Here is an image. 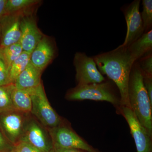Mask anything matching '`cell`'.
I'll use <instances>...</instances> for the list:
<instances>
[{
    "label": "cell",
    "instance_id": "6da1fadb",
    "mask_svg": "<svg viewBox=\"0 0 152 152\" xmlns=\"http://www.w3.org/2000/svg\"><path fill=\"white\" fill-rule=\"evenodd\" d=\"M102 75L116 85L121 96L120 107H129L128 99V85L134 61L126 47L119 46L110 51L92 57Z\"/></svg>",
    "mask_w": 152,
    "mask_h": 152
},
{
    "label": "cell",
    "instance_id": "7a4b0ae2",
    "mask_svg": "<svg viewBox=\"0 0 152 152\" xmlns=\"http://www.w3.org/2000/svg\"><path fill=\"white\" fill-rule=\"evenodd\" d=\"M128 93L130 108L152 137V103L144 86L141 71L137 61L134 62L132 67Z\"/></svg>",
    "mask_w": 152,
    "mask_h": 152
},
{
    "label": "cell",
    "instance_id": "3957f363",
    "mask_svg": "<svg viewBox=\"0 0 152 152\" xmlns=\"http://www.w3.org/2000/svg\"><path fill=\"white\" fill-rule=\"evenodd\" d=\"M66 98L69 101H105L112 104L116 110L121 106L118 89L109 79L98 83L77 85L69 91Z\"/></svg>",
    "mask_w": 152,
    "mask_h": 152
},
{
    "label": "cell",
    "instance_id": "277c9868",
    "mask_svg": "<svg viewBox=\"0 0 152 152\" xmlns=\"http://www.w3.org/2000/svg\"><path fill=\"white\" fill-rule=\"evenodd\" d=\"M26 90L31 100V113L43 125L50 129L58 126L63 122L61 117L49 102L42 83Z\"/></svg>",
    "mask_w": 152,
    "mask_h": 152
},
{
    "label": "cell",
    "instance_id": "5b68a950",
    "mask_svg": "<svg viewBox=\"0 0 152 152\" xmlns=\"http://www.w3.org/2000/svg\"><path fill=\"white\" fill-rule=\"evenodd\" d=\"M50 132L53 148L101 152L88 143L63 122L58 126L50 129Z\"/></svg>",
    "mask_w": 152,
    "mask_h": 152
},
{
    "label": "cell",
    "instance_id": "8992f818",
    "mask_svg": "<svg viewBox=\"0 0 152 152\" xmlns=\"http://www.w3.org/2000/svg\"><path fill=\"white\" fill-rule=\"evenodd\" d=\"M74 64L75 67L77 85L98 83L106 79L98 69L93 57L88 56L85 53H76Z\"/></svg>",
    "mask_w": 152,
    "mask_h": 152
},
{
    "label": "cell",
    "instance_id": "52a82bcc",
    "mask_svg": "<svg viewBox=\"0 0 152 152\" xmlns=\"http://www.w3.org/2000/svg\"><path fill=\"white\" fill-rule=\"evenodd\" d=\"M116 112L122 115L127 122L137 152H152V137L139 121L132 110L123 106L120 107Z\"/></svg>",
    "mask_w": 152,
    "mask_h": 152
},
{
    "label": "cell",
    "instance_id": "ba28073f",
    "mask_svg": "<svg viewBox=\"0 0 152 152\" xmlns=\"http://www.w3.org/2000/svg\"><path fill=\"white\" fill-rule=\"evenodd\" d=\"M140 0H134L123 9L127 30L122 46L127 48L145 33L140 11Z\"/></svg>",
    "mask_w": 152,
    "mask_h": 152
},
{
    "label": "cell",
    "instance_id": "9c48e42d",
    "mask_svg": "<svg viewBox=\"0 0 152 152\" xmlns=\"http://www.w3.org/2000/svg\"><path fill=\"white\" fill-rule=\"evenodd\" d=\"M20 140L26 142L44 152H52L53 148L52 142L48 140L43 130L34 121H30L25 126Z\"/></svg>",
    "mask_w": 152,
    "mask_h": 152
},
{
    "label": "cell",
    "instance_id": "30bf717a",
    "mask_svg": "<svg viewBox=\"0 0 152 152\" xmlns=\"http://www.w3.org/2000/svg\"><path fill=\"white\" fill-rule=\"evenodd\" d=\"M21 34L20 43L23 51L31 53L44 37L33 19L25 18L20 20Z\"/></svg>",
    "mask_w": 152,
    "mask_h": 152
},
{
    "label": "cell",
    "instance_id": "8fae6325",
    "mask_svg": "<svg viewBox=\"0 0 152 152\" xmlns=\"http://www.w3.org/2000/svg\"><path fill=\"white\" fill-rule=\"evenodd\" d=\"M18 111L6 113L1 119V124L9 140L16 143L21 138L25 128L24 117Z\"/></svg>",
    "mask_w": 152,
    "mask_h": 152
},
{
    "label": "cell",
    "instance_id": "7c38bea8",
    "mask_svg": "<svg viewBox=\"0 0 152 152\" xmlns=\"http://www.w3.org/2000/svg\"><path fill=\"white\" fill-rule=\"evenodd\" d=\"M54 48L50 41L45 36L31 53L30 62L42 72L55 56Z\"/></svg>",
    "mask_w": 152,
    "mask_h": 152
},
{
    "label": "cell",
    "instance_id": "4fadbf2b",
    "mask_svg": "<svg viewBox=\"0 0 152 152\" xmlns=\"http://www.w3.org/2000/svg\"><path fill=\"white\" fill-rule=\"evenodd\" d=\"M42 71L29 63L24 70L19 75L14 85L17 89L27 90L37 86L41 84Z\"/></svg>",
    "mask_w": 152,
    "mask_h": 152
},
{
    "label": "cell",
    "instance_id": "5bb4252c",
    "mask_svg": "<svg viewBox=\"0 0 152 152\" xmlns=\"http://www.w3.org/2000/svg\"><path fill=\"white\" fill-rule=\"evenodd\" d=\"M3 23L1 47L9 46L20 42L21 37L20 20L13 17Z\"/></svg>",
    "mask_w": 152,
    "mask_h": 152
},
{
    "label": "cell",
    "instance_id": "9a60e30c",
    "mask_svg": "<svg viewBox=\"0 0 152 152\" xmlns=\"http://www.w3.org/2000/svg\"><path fill=\"white\" fill-rule=\"evenodd\" d=\"M134 61L136 62L152 51V30L144 33L139 39L127 47Z\"/></svg>",
    "mask_w": 152,
    "mask_h": 152
},
{
    "label": "cell",
    "instance_id": "2e32d148",
    "mask_svg": "<svg viewBox=\"0 0 152 152\" xmlns=\"http://www.w3.org/2000/svg\"><path fill=\"white\" fill-rule=\"evenodd\" d=\"M11 97L15 110L23 113H31V100L26 90L18 89L14 85L11 91Z\"/></svg>",
    "mask_w": 152,
    "mask_h": 152
},
{
    "label": "cell",
    "instance_id": "e0dca14e",
    "mask_svg": "<svg viewBox=\"0 0 152 152\" xmlns=\"http://www.w3.org/2000/svg\"><path fill=\"white\" fill-rule=\"evenodd\" d=\"M31 54L23 51L20 56L12 63L9 68L8 76L10 83L14 84L19 75L24 70L30 61Z\"/></svg>",
    "mask_w": 152,
    "mask_h": 152
},
{
    "label": "cell",
    "instance_id": "ac0fdd59",
    "mask_svg": "<svg viewBox=\"0 0 152 152\" xmlns=\"http://www.w3.org/2000/svg\"><path fill=\"white\" fill-rule=\"evenodd\" d=\"M23 51L20 42L7 47H0V59L4 64L8 70L12 63L16 59Z\"/></svg>",
    "mask_w": 152,
    "mask_h": 152
},
{
    "label": "cell",
    "instance_id": "d6986e66",
    "mask_svg": "<svg viewBox=\"0 0 152 152\" xmlns=\"http://www.w3.org/2000/svg\"><path fill=\"white\" fill-rule=\"evenodd\" d=\"M14 84L0 86V113H9L15 110L12 103L11 93Z\"/></svg>",
    "mask_w": 152,
    "mask_h": 152
},
{
    "label": "cell",
    "instance_id": "ffe728a7",
    "mask_svg": "<svg viewBox=\"0 0 152 152\" xmlns=\"http://www.w3.org/2000/svg\"><path fill=\"white\" fill-rule=\"evenodd\" d=\"M39 2L37 0H7L4 8V15H9Z\"/></svg>",
    "mask_w": 152,
    "mask_h": 152
},
{
    "label": "cell",
    "instance_id": "44dd1931",
    "mask_svg": "<svg viewBox=\"0 0 152 152\" xmlns=\"http://www.w3.org/2000/svg\"><path fill=\"white\" fill-rule=\"evenodd\" d=\"M143 10L141 16L145 33L151 30L152 27V1L143 0Z\"/></svg>",
    "mask_w": 152,
    "mask_h": 152
},
{
    "label": "cell",
    "instance_id": "7402d4cb",
    "mask_svg": "<svg viewBox=\"0 0 152 152\" xmlns=\"http://www.w3.org/2000/svg\"><path fill=\"white\" fill-rule=\"evenodd\" d=\"M152 51L137 61L142 75L152 76Z\"/></svg>",
    "mask_w": 152,
    "mask_h": 152
},
{
    "label": "cell",
    "instance_id": "603a6c76",
    "mask_svg": "<svg viewBox=\"0 0 152 152\" xmlns=\"http://www.w3.org/2000/svg\"><path fill=\"white\" fill-rule=\"evenodd\" d=\"M17 152H44L23 141L20 140L15 148Z\"/></svg>",
    "mask_w": 152,
    "mask_h": 152
},
{
    "label": "cell",
    "instance_id": "cb8c5ba5",
    "mask_svg": "<svg viewBox=\"0 0 152 152\" xmlns=\"http://www.w3.org/2000/svg\"><path fill=\"white\" fill-rule=\"evenodd\" d=\"M11 84L9 81L8 72L4 64L0 59V86Z\"/></svg>",
    "mask_w": 152,
    "mask_h": 152
},
{
    "label": "cell",
    "instance_id": "d4e9b609",
    "mask_svg": "<svg viewBox=\"0 0 152 152\" xmlns=\"http://www.w3.org/2000/svg\"><path fill=\"white\" fill-rule=\"evenodd\" d=\"M142 76L144 86L148 95L150 100L152 103V76L142 74Z\"/></svg>",
    "mask_w": 152,
    "mask_h": 152
},
{
    "label": "cell",
    "instance_id": "484cf974",
    "mask_svg": "<svg viewBox=\"0 0 152 152\" xmlns=\"http://www.w3.org/2000/svg\"><path fill=\"white\" fill-rule=\"evenodd\" d=\"M52 152H88L83 150L77 149H65L54 148H53Z\"/></svg>",
    "mask_w": 152,
    "mask_h": 152
},
{
    "label": "cell",
    "instance_id": "4316f807",
    "mask_svg": "<svg viewBox=\"0 0 152 152\" xmlns=\"http://www.w3.org/2000/svg\"><path fill=\"white\" fill-rule=\"evenodd\" d=\"M7 0H0V24L4 15V8Z\"/></svg>",
    "mask_w": 152,
    "mask_h": 152
},
{
    "label": "cell",
    "instance_id": "83f0119b",
    "mask_svg": "<svg viewBox=\"0 0 152 152\" xmlns=\"http://www.w3.org/2000/svg\"><path fill=\"white\" fill-rule=\"evenodd\" d=\"M6 146V142L2 134L0 132V150L3 149Z\"/></svg>",
    "mask_w": 152,
    "mask_h": 152
},
{
    "label": "cell",
    "instance_id": "f1b7e54d",
    "mask_svg": "<svg viewBox=\"0 0 152 152\" xmlns=\"http://www.w3.org/2000/svg\"><path fill=\"white\" fill-rule=\"evenodd\" d=\"M10 152H17V151L15 149V150H14V151H12Z\"/></svg>",
    "mask_w": 152,
    "mask_h": 152
}]
</instances>
